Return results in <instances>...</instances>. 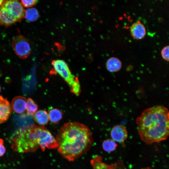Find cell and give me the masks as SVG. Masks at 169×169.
Instances as JSON below:
<instances>
[{"label": "cell", "mask_w": 169, "mask_h": 169, "mask_svg": "<svg viewBox=\"0 0 169 169\" xmlns=\"http://www.w3.org/2000/svg\"><path fill=\"white\" fill-rule=\"evenodd\" d=\"M56 139L58 152L70 161L87 152L93 141L90 129L85 125L77 122L65 123L58 131Z\"/></svg>", "instance_id": "obj_1"}, {"label": "cell", "mask_w": 169, "mask_h": 169, "mask_svg": "<svg viewBox=\"0 0 169 169\" xmlns=\"http://www.w3.org/2000/svg\"><path fill=\"white\" fill-rule=\"evenodd\" d=\"M48 115L50 121L52 123H56L62 119L63 113L59 110L53 108L49 111Z\"/></svg>", "instance_id": "obj_14"}, {"label": "cell", "mask_w": 169, "mask_h": 169, "mask_svg": "<svg viewBox=\"0 0 169 169\" xmlns=\"http://www.w3.org/2000/svg\"><path fill=\"white\" fill-rule=\"evenodd\" d=\"M7 9L18 21L24 17L25 11L23 7L19 1L11 0L4 1L1 5Z\"/></svg>", "instance_id": "obj_6"}, {"label": "cell", "mask_w": 169, "mask_h": 169, "mask_svg": "<svg viewBox=\"0 0 169 169\" xmlns=\"http://www.w3.org/2000/svg\"><path fill=\"white\" fill-rule=\"evenodd\" d=\"M161 54L163 59L169 62V45L164 47L162 49Z\"/></svg>", "instance_id": "obj_18"}, {"label": "cell", "mask_w": 169, "mask_h": 169, "mask_svg": "<svg viewBox=\"0 0 169 169\" xmlns=\"http://www.w3.org/2000/svg\"><path fill=\"white\" fill-rule=\"evenodd\" d=\"M12 46L15 53L19 58L25 59L29 55L31 49L27 39L23 35L18 34L13 39Z\"/></svg>", "instance_id": "obj_5"}, {"label": "cell", "mask_w": 169, "mask_h": 169, "mask_svg": "<svg viewBox=\"0 0 169 169\" xmlns=\"http://www.w3.org/2000/svg\"><path fill=\"white\" fill-rule=\"evenodd\" d=\"M6 152V149L4 145L3 140L0 138V157L2 156Z\"/></svg>", "instance_id": "obj_20"}, {"label": "cell", "mask_w": 169, "mask_h": 169, "mask_svg": "<svg viewBox=\"0 0 169 169\" xmlns=\"http://www.w3.org/2000/svg\"><path fill=\"white\" fill-rule=\"evenodd\" d=\"M107 70L110 72L114 73L118 71L122 67V63L117 58L112 57L109 58L106 63Z\"/></svg>", "instance_id": "obj_12"}, {"label": "cell", "mask_w": 169, "mask_h": 169, "mask_svg": "<svg viewBox=\"0 0 169 169\" xmlns=\"http://www.w3.org/2000/svg\"><path fill=\"white\" fill-rule=\"evenodd\" d=\"M117 146L115 141L111 139H108L105 140L102 143L103 149L108 152H111L115 151Z\"/></svg>", "instance_id": "obj_16"}, {"label": "cell", "mask_w": 169, "mask_h": 169, "mask_svg": "<svg viewBox=\"0 0 169 169\" xmlns=\"http://www.w3.org/2000/svg\"><path fill=\"white\" fill-rule=\"evenodd\" d=\"M0 91H1V87H0Z\"/></svg>", "instance_id": "obj_23"}, {"label": "cell", "mask_w": 169, "mask_h": 169, "mask_svg": "<svg viewBox=\"0 0 169 169\" xmlns=\"http://www.w3.org/2000/svg\"><path fill=\"white\" fill-rule=\"evenodd\" d=\"M18 21L7 9L0 6V25L6 26H10Z\"/></svg>", "instance_id": "obj_11"}, {"label": "cell", "mask_w": 169, "mask_h": 169, "mask_svg": "<svg viewBox=\"0 0 169 169\" xmlns=\"http://www.w3.org/2000/svg\"><path fill=\"white\" fill-rule=\"evenodd\" d=\"M136 123L141 139L147 144L165 140L169 135V111L163 106L146 109L137 118Z\"/></svg>", "instance_id": "obj_2"}, {"label": "cell", "mask_w": 169, "mask_h": 169, "mask_svg": "<svg viewBox=\"0 0 169 169\" xmlns=\"http://www.w3.org/2000/svg\"><path fill=\"white\" fill-rule=\"evenodd\" d=\"M56 138L50 131L43 126L31 125L18 130L13 139L12 147L19 153L33 152L39 148H57Z\"/></svg>", "instance_id": "obj_3"}, {"label": "cell", "mask_w": 169, "mask_h": 169, "mask_svg": "<svg viewBox=\"0 0 169 169\" xmlns=\"http://www.w3.org/2000/svg\"><path fill=\"white\" fill-rule=\"evenodd\" d=\"M36 1L35 0H22L21 1V3L24 7L26 8H29L34 6L36 3Z\"/></svg>", "instance_id": "obj_19"}, {"label": "cell", "mask_w": 169, "mask_h": 169, "mask_svg": "<svg viewBox=\"0 0 169 169\" xmlns=\"http://www.w3.org/2000/svg\"><path fill=\"white\" fill-rule=\"evenodd\" d=\"M39 16L37 10L34 8L27 9L25 11L24 17L29 22H33L37 20Z\"/></svg>", "instance_id": "obj_15"}, {"label": "cell", "mask_w": 169, "mask_h": 169, "mask_svg": "<svg viewBox=\"0 0 169 169\" xmlns=\"http://www.w3.org/2000/svg\"><path fill=\"white\" fill-rule=\"evenodd\" d=\"M27 100L21 96L14 98L11 102V107L13 111L19 114L24 112L26 109Z\"/></svg>", "instance_id": "obj_9"}, {"label": "cell", "mask_w": 169, "mask_h": 169, "mask_svg": "<svg viewBox=\"0 0 169 169\" xmlns=\"http://www.w3.org/2000/svg\"><path fill=\"white\" fill-rule=\"evenodd\" d=\"M4 1L3 0H0V6L2 5Z\"/></svg>", "instance_id": "obj_21"}, {"label": "cell", "mask_w": 169, "mask_h": 169, "mask_svg": "<svg viewBox=\"0 0 169 169\" xmlns=\"http://www.w3.org/2000/svg\"><path fill=\"white\" fill-rule=\"evenodd\" d=\"M38 109L37 105L31 98H28L27 100L26 109L27 115H34Z\"/></svg>", "instance_id": "obj_17"}, {"label": "cell", "mask_w": 169, "mask_h": 169, "mask_svg": "<svg viewBox=\"0 0 169 169\" xmlns=\"http://www.w3.org/2000/svg\"><path fill=\"white\" fill-rule=\"evenodd\" d=\"M33 119L38 125L43 126L47 125L49 120L48 113L44 110L37 111L34 115Z\"/></svg>", "instance_id": "obj_13"}, {"label": "cell", "mask_w": 169, "mask_h": 169, "mask_svg": "<svg viewBox=\"0 0 169 169\" xmlns=\"http://www.w3.org/2000/svg\"><path fill=\"white\" fill-rule=\"evenodd\" d=\"M141 169H153L151 168H150V167H146V168H142Z\"/></svg>", "instance_id": "obj_22"}, {"label": "cell", "mask_w": 169, "mask_h": 169, "mask_svg": "<svg viewBox=\"0 0 169 169\" xmlns=\"http://www.w3.org/2000/svg\"><path fill=\"white\" fill-rule=\"evenodd\" d=\"M12 112L9 102L6 99L0 96V124L6 121Z\"/></svg>", "instance_id": "obj_8"}, {"label": "cell", "mask_w": 169, "mask_h": 169, "mask_svg": "<svg viewBox=\"0 0 169 169\" xmlns=\"http://www.w3.org/2000/svg\"><path fill=\"white\" fill-rule=\"evenodd\" d=\"M130 30L132 37L136 40L142 39L146 33L145 26L139 21L133 23L130 27Z\"/></svg>", "instance_id": "obj_10"}, {"label": "cell", "mask_w": 169, "mask_h": 169, "mask_svg": "<svg viewBox=\"0 0 169 169\" xmlns=\"http://www.w3.org/2000/svg\"><path fill=\"white\" fill-rule=\"evenodd\" d=\"M110 134L112 140L121 143H123L128 137V133L126 128L120 125L114 126L110 131Z\"/></svg>", "instance_id": "obj_7"}, {"label": "cell", "mask_w": 169, "mask_h": 169, "mask_svg": "<svg viewBox=\"0 0 169 169\" xmlns=\"http://www.w3.org/2000/svg\"><path fill=\"white\" fill-rule=\"evenodd\" d=\"M53 66L51 73H58L67 83L71 92L76 95H79L80 92V87L78 77L73 75L66 63L63 60H54L52 61Z\"/></svg>", "instance_id": "obj_4"}]
</instances>
